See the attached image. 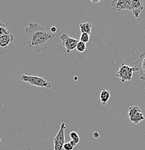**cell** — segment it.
<instances>
[{"label": "cell", "instance_id": "6da1fadb", "mask_svg": "<svg viewBox=\"0 0 145 150\" xmlns=\"http://www.w3.org/2000/svg\"><path fill=\"white\" fill-rule=\"evenodd\" d=\"M28 35L30 47L36 52H41L48 48L50 41L54 39V35L50 33L37 23H30L25 29Z\"/></svg>", "mask_w": 145, "mask_h": 150}, {"label": "cell", "instance_id": "7a4b0ae2", "mask_svg": "<svg viewBox=\"0 0 145 150\" xmlns=\"http://www.w3.org/2000/svg\"><path fill=\"white\" fill-rule=\"evenodd\" d=\"M20 79L23 82H27L31 85L36 86L38 87H44V88H51V83L43 77L23 74Z\"/></svg>", "mask_w": 145, "mask_h": 150}, {"label": "cell", "instance_id": "3957f363", "mask_svg": "<svg viewBox=\"0 0 145 150\" xmlns=\"http://www.w3.org/2000/svg\"><path fill=\"white\" fill-rule=\"evenodd\" d=\"M137 71L135 67H131L124 64H122L118 68V71L116 73V76L119 78L121 82H126L128 81H131L133 76V73Z\"/></svg>", "mask_w": 145, "mask_h": 150}, {"label": "cell", "instance_id": "277c9868", "mask_svg": "<svg viewBox=\"0 0 145 150\" xmlns=\"http://www.w3.org/2000/svg\"><path fill=\"white\" fill-rule=\"evenodd\" d=\"M128 116H129L130 121L134 124H138L140 122L144 120V116L141 109L137 105L129 107V110H128Z\"/></svg>", "mask_w": 145, "mask_h": 150}, {"label": "cell", "instance_id": "5b68a950", "mask_svg": "<svg viewBox=\"0 0 145 150\" xmlns=\"http://www.w3.org/2000/svg\"><path fill=\"white\" fill-rule=\"evenodd\" d=\"M65 129H66V125L64 123H62L61 124L59 132L54 139V150H63L64 144H65Z\"/></svg>", "mask_w": 145, "mask_h": 150}, {"label": "cell", "instance_id": "8992f818", "mask_svg": "<svg viewBox=\"0 0 145 150\" xmlns=\"http://www.w3.org/2000/svg\"><path fill=\"white\" fill-rule=\"evenodd\" d=\"M60 39L62 42V45L66 48V53L69 54L71 51L75 49L79 40L75 38H72L68 36L66 33H63L60 36Z\"/></svg>", "mask_w": 145, "mask_h": 150}, {"label": "cell", "instance_id": "52a82bcc", "mask_svg": "<svg viewBox=\"0 0 145 150\" xmlns=\"http://www.w3.org/2000/svg\"><path fill=\"white\" fill-rule=\"evenodd\" d=\"M134 67L137 71L139 72L141 80L145 82V51L140 54L138 60L135 62Z\"/></svg>", "mask_w": 145, "mask_h": 150}, {"label": "cell", "instance_id": "ba28073f", "mask_svg": "<svg viewBox=\"0 0 145 150\" xmlns=\"http://www.w3.org/2000/svg\"><path fill=\"white\" fill-rule=\"evenodd\" d=\"M112 9L116 12L121 10H129L131 7V0H118L111 1Z\"/></svg>", "mask_w": 145, "mask_h": 150}, {"label": "cell", "instance_id": "9c48e42d", "mask_svg": "<svg viewBox=\"0 0 145 150\" xmlns=\"http://www.w3.org/2000/svg\"><path fill=\"white\" fill-rule=\"evenodd\" d=\"M142 0H131L130 11L136 18H138L141 11L144 9Z\"/></svg>", "mask_w": 145, "mask_h": 150}, {"label": "cell", "instance_id": "30bf717a", "mask_svg": "<svg viewBox=\"0 0 145 150\" xmlns=\"http://www.w3.org/2000/svg\"><path fill=\"white\" fill-rule=\"evenodd\" d=\"M14 40L13 35L11 33L7 34L0 37V48H7L9 44Z\"/></svg>", "mask_w": 145, "mask_h": 150}, {"label": "cell", "instance_id": "8fae6325", "mask_svg": "<svg viewBox=\"0 0 145 150\" xmlns=\"http://www.w3.org/2000/svg\"><path fill=\"white\" fill-rule=\"evenodd\" d=\"M110 98V92L109 90L103 89L102 90V91L100 92V102L103 105L107 104V103L108 102L109 99Z\"/></svg>", "mask_w": 145, "mask_h": 150}, {"label": "cell", "instance_id": "7c38bea8", "mask_svg": "<svg viewBox=\"0 0 145 150\" xmlns=\"http://www.w3.org/2000/svg\"><path fill=\"white\" fill-rule=\"evenodd\" d=\"M81 33H86L88 35L91 34L92 31V24L90 23H84L79 25Z\"/></svg>", "mask_w": 145, "mask_h": 150}, {"label": "cell", "instance_id": "4fadbf2b", "mask_svg": "<svg viewBox=\"0 0 145 150\" xmlns=\"http://www.w3.org/2000/svg\"><path fill=\"white\" fill-rule=\"evenodd\" d=\"M10 33V31L8 30L5 25L2 23H0V37L3 36L4 35Z\"/></svg>", "mask_w": 145, "mask_h": 150}, {"label": "cell", "instance_id": "5bb4252c", "mask_svg": "<svg viewBox=\"0 0 145 150\" xmlns=\"http://www.w3.org/2000/svg\"><path fill=\"white\" fill-rule=\"evenodd\" d=\"M86 48H87L86 43H83V42H81L79 40L77 46H76V49H77L79 52L83 53V52H85V51L86 50Z\"/></svg>", "mask_w": 145, "mask_h": 150}, {"label": "cell", "instance_id": "9a60e30c", "mask_svg": "<svg viewBox=\"0 0 145 150\" xmlns=\"http://www.w3.org/2000/svg\"><path fill=\"white\" fill-rule=\"evenodd\" d=\"M70 138L71 139V141H72L76 145L79 142V137L77 133L75 132V131H72V132L70 133Z\"/></svg>", "mask_w": 145, "mask_h": 150}, {"label": "cell", "instance_id": "2e32d148", "mask_svg": "<svg viewBox=\"0 0 145 150\" xmlns=\"http://www.w3.org/2000/svg\"><path fill=\"white\" fill-rule=\"evenodd\" d=\"M90 40V35L86 33H81L80 38H79V41L83 42V43H88Z\"/></svg>", "mask_w": 145, "mask_h": 150}, {"label": "cell", "instance_id": "e0dca14e", "mask_svg": "<svg viewBox=\"0 0 145 150\" xmlns=\"http://www.w3.org/2000/svg\"><path fill=\"white\" fill-rule=\"evenodd\" d=\"M74 147V146H73L70 142H67V143H65L64 144L63 149L64 150H73Z\"/></svg>", "mask_w": 145, "mask_h": 150}, {"label": "cell", "instance_id": "ac0fdd59", "mask_svg": "<svg viewBox=\"0 0 145 150\" xmlns=\"http://www.w3.org/2000/svg\"><path fill=\"white\" fill-rule=\"evenodd\" d=\"M51 33H54L57 32V28H56V27H52V28H51Z\"/></svg>", "mask_w": 145, "mask_h": 150}, {"label": "cell", "instance_id": "d6986e66", "mask_svg": "<svg viewBox=\"0 0 145 150\" xmlns=\"http://www.w3.org/2000/svg\"><path fill=\"white\" fill-rule=\"evenodd\" d=\"M93 136H94L95 138L98 139V137H99V134H98V132H95L94 134H93Z\"/></svg>", "mask_w": 145, "mask_h": 150}, {"label": "cell", "instance_id": "ffe728a7", "mask_svg": "<svg viewBox=\"0 0 145 150\" xmlns=\"http://www.w3.org/2000/svg\"><path fill=\"white\" fill-rule=\"evenodd\" d=\"M0 142H1V139H0Z\"/></svg>", "mask_w": 145, "mask_h": 150}]
</instances>
